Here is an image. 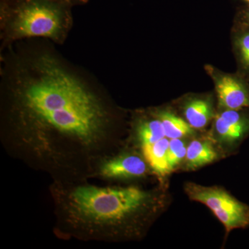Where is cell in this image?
<instances>
[{
    "instance_id": "3957f363",
    "label": "cell",
    "mask_w": 249,
    "mask_h": 249,
    "mask_svg": "<svg viewBox=\"0 0 249 249\" xmlns=\"http://www.w3.org/2000/svg\"><path fill=\"white\" fill-rule=\"evenodd\" d=\"M70 9L47 0H14L1 6L5 40L45 37L63 42L71 25Z\"/></svg>"
},
{
    "instance_id": "ba28073f",
    "label": "cell",
    "mask_w": 249,
    "mask_h": 249,
    "mask_svg": "<svg viewBox=\"0 0 249 249\" xmlns=\"http://www.w3.org/2000/svg\"><path fill=\"white\" fill-rule=\"evenodd\" d=\"M169 142V139L165 137L155 143L140 147L142 157L150 168L160 176H164L170 173L168 162Z\"/></svg>"
},
{
    "instance_id": "30bf717a",
    "label": "cell",
    "mask_w": 249,
    "mask_h": 249,
    "mask_svg": "<svg viewBox=\"0 0 249 249\" xmlns=\"http://www.w3.org/2000/svg\"><path fill=\"white\" fill-rule=\"evenodd\" d=\"M216 158L217 154L209 142L195 140L187 147V165L191 169L209 164Z\"/></svg>"
},
{
    "instance_id": "4fadbf2b",
    "label": "cell",
    "mask_w": 249,
    "mask_h": 249,
    "mask_svg": "<svg viewBox=\"0 0 249 249\" xmlns=\"http://www.w3.org/2000/svg\"><path fill=\"white\" fill-rule=\"evenodd\" d=\"M187 148L181 139H170L168 152V162L170 172L173 171L186 157Z\"/></svg>"
},
{
    "instance_id": "8fae6325",
    "label": "cell",
    "mask_w": 249,
    "mask_h": 249,
    "mask_svg": "<svg viewBox=\"0 0 249 249\" xmlns=\"http://www.w3.org/2000/svg\"><path fill=\"white\" fill-rule=\"evenodd\" d=\"M187 122L193 128L201 129L213 117V109L208 101L194 99L186 105L184 111Z\"/></svg>"
},
{
    "instance_id": "8992f818",
    "label": "cell",
    "mask_w": 249,
    "mask_h": 249,
    "mask_svg": "<svg viewBox=\"0 0 249 249\" xmlns=\"http://www.w3.org/2000/svg\"><path fill=\"white\" fill-rule=\"evenodd\" d=\"M215 88L222 107L232 110L249 107V91L240 80L229 75H219L215 78Z\"/></svg>"
},
{
    "instance_id": "7a4b0ae2",
    "label": "cell",
    "mask_w": 249,
    "mask_h": 249,
    "mask_svg": "<svg viewBox=\"0 0 249 249\" xmlns=\"http://www.w3.org/2000/svg\"><path fill=\"white\" fill-rule=\"evenodd\" d=\"M54 231L63 239L118 242L138 236L155 207L151 192L137 186H98L88 180H53Z\"/></svg>"
},
{
    "instance_id": "277c9868",
    "label": "cell",
    "mask_w": 249,
    "mask_h": 249,
    "mask_svg": "<svg viewBox=\"0 0 249 249\" xmlns=\"http://www.w3.org/2000/svg\"><path fill=\"white\" fill-rule=\"evenodd\" d=\"M185 188L192 200L202 203L214 213L228 232L249 225V206L222 188L194 183H187Z\"/></svg>"
},
{
    "instance_id": "5b68a950",
    "label": "cell",
    "mask_w": 249,
    "mask_h": 249,
    "mask_svg": "<svg viewBox=\"0 0 249 249\" xmlns=\"http://www.w3.org/2000/svg\"><path fill=\"white\" fill-rule=\"evenodd\" d=\"M148 166L142 155L130 152H116L100 163L95 178L108 181L142 178L147 175Z\"/></svg>"
},
{
    "instance_id": "52a82bcc",
    "label": "cell",
    "mask_w": 249,
    "mask_h": 249,
    "mask_svg": "<svg viewBox=\"0 0 249 249\" xmlns=\"http://www.w3.org/2000/svg\"><path fill=\"white\" fill-rule=\"evenodd\" d=\"M215 130L223 142L237 143L249 134V117L239 110L226 109L216 118Z\"/></svg>"
},
{
    "instance_id": "e0dca14e",
    "label": "cell",
    "mask_w": 249,
    "mask_h": 249,
    "mask_svg": "<svg viewBox=\"0 0 249 249\" xmlns=\"http://www.w3.org/2000/svg\"><path fill=\"white\" fill-rule=\"evenodd\" d=\"M246 1H248V2H249V0H246Z\"/></svg>"
},
{
    "instance_id": "6da1fadb",
    "label": "cell",
    "mask_w": 249,
    "mask_h": 249,
    "mask_svg": "<svg viewBox=\"0 0 249 249\" xmlns=\"http://www.w3.org/2000/svg\"><path fill=\"white\" fill-rule=\"evenodd\" d=\"M19 68L3 100L5 150L53 180L95 178L100 163L116 152L109 103L52 54Z\"/></svg>"
},
{
    "instance_id": "9a60e30c",
    "label": "cell",
    "mask_w": 249,
    "mask_h": 249,
    "mask_svg": "<svg viewBox=\"0 0 249 249\" xmlns=\"http://www.w3.org/2000/svg\"><path fill=\"white\" fill-rule=\"evenodd\" d=\"M47 1L65 5V6L71 7V6H76V5L84 4L88 2V0H47Z\"/></svg>"
},
{
    "instance_id": "2e32d148",
    "label": "cell",
    "mask_w": 249,
    "mask_h": 249,
    "mask_svg": "<svg viewBox=\"0 0 249 249\" xmlns=\"http://www.w3.org/2000/svg\"><path fill=\"white\" fill-rule=\"evenodd\" d=\"M12 1H14V0H1V6L9 4V3L11 2Z\"/></svg>"
},
{
    "instance_id": "5bb4252c",
    "label": "cell",
    "mask_w": 249,
    "mask_h": 249,
    "mask_svg": "<svg viewBox=\"0 0 249 249\" xmlns=\"http://www.w3.org/2000/svg\"><path fill=\"white\" fill-rule=\"evenodd\" d=\"M237 47L242 63L246 68L249 70V33L239 37L237 40Z\"/></svg>"
},
{
    "instance_id": "7c38bea8",
    "label": "cell",
    "mask_w": 249,
    "mask_h": 249,
    "mask_svg": "<svg viewBox=\"0 0 249 249\" xmlns=\"http://www.w3.org/2000/svg\"><path fill=\"white\" fill-rule=\"evenodd\" d=\"M155 114L161 122L165 137L168 139H181L194 132V128L187 121L170 111H160Z\"/></svg>"
},
{
    "instance_id": "9c48e42d",
    "label": "cell",
    "mask_w": 249,
    "mask_h": 249,
    "mask_svg": "<svg viewBox=\"0 0 249 249\" xmlns=\"http://www.w3.org/2000/svg\"><path fill=\"white\" fill-rule=\"evenodd\" d=\"M134 137L139 147L150 145L165 138L161 122L155 114L152 117H141L134 126Z\"/></svg>"
}]
</instances>
